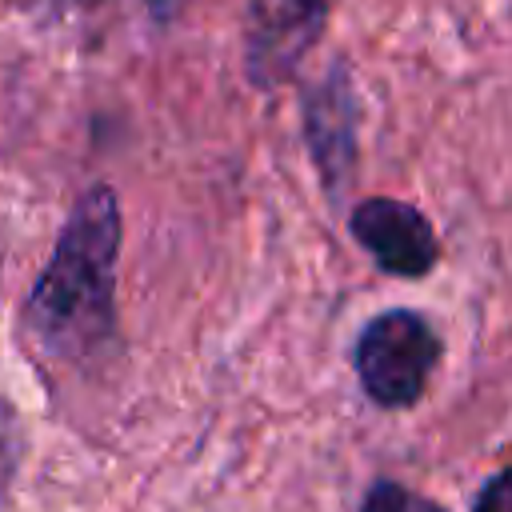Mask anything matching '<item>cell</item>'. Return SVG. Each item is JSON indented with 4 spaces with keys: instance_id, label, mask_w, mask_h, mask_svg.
Masks as SVG:
<instances>
[{
    "instance_id": "obj_2",
    "label": "cell",
    "mask_w": 512,
    "mask_h": 512,
    "mask_svg": "<svg viewBox=\"0 0 512 512\" xmlns=\"http://www.w3.org/2000/svg\"><path fill=\"white\" fill-rule=\"evenodd\" d=\"M440 360V336L412 308H388L356 340V376L380 408H412Z\"/></svg>"
},
{
    "instance_id": "obj_5",
    "label": "cell",
    "mask_w": 512,
    "mask_h": 512,
    "mask_svg": "<svg viewBox=\"0 0 512 512\" xmlns=\"http://www.w3.org/2000/svg\"><path fill=\"white\" fill-rule=\"evenodd\" d=\"M356 244L392 276H424L432 264H436V232L432 224L424 220V212H416L412 204L404 200H392V196H372V200H360L352 208V220H348Z\"/></svg>"
},
{
    "instance_id": "obj_1",
    "label": "cell",
    "mask_w": 512,
    "mask_h": 512,
    "mask_svg": "<svg viewBox=\"0 0 512 512\" xmlns=\"http://www.w3.org/2000/svg\"><path fill=\"white\" fill-rule=\"evenodd\" d=\"M120 204L92 184L68 212L56 248L24 300V328L52 356H88L116 328Z\"/></svg>"
},
{
    "instance_id": "obj_3",
    "label": "cell",
    "mask_w": 512,
    "mask_h": 512,
    "mask_svg": "<svg viewBox=\"0 0 512 512\" xmlns=\"http://www.w3.org/2000/svg\"><path fill=\"white\" fill-rule=\"evenodd\" d=\"M336 0H248L244 68L256 88H280L328 28Z\"/></svg>"
},
{
    "instance_id": "obj_8",
    "label": "cell",
    "mask_w": 512,
    "mask_h": 512,
    "mask_svg": "<svg viewBox=\"0 0 512 512\" xmlns=\"http://www.w3.org/2000/svg\"><path fill=\"white\" fill-rule=\"evenodd\" d=\"M148 4V16L156 20V24H168V20H176L192 0H144Z\"/></svg>"
},
{
    "instance_id": "obj_4",
    "label": "cell",
    "mask_w": 512,
    "mask_h": 512,
    "mask_svg": "<svg viewBox=\"0 0 512 512\" xmlns=\"http://www.w3.org/2000/svg\"><path fill=\"white\" fill-rule=\"evenodd\" d=\"M356 128H360V104H356L348 68L332 60L328 72L304 92V140L332 196H340L352 180Z\"/></svg>"
},
{
    "instance_id": "obj_7",
    "label": "cell",
    "mask_w": 512,
    "mask_h": 512,
    "mask_svg": "<svg viewBox=\"0 0 512 512\" xmlns=\"http://www.w3.org/2000/svg\"><path fill=\"white\" fill-rule=\"evenodd\" d=\"M472 512H512V468L496 472V476L476 492Z\"/></svg>"
},
{
    "instance_id": "obj_6",
    "label": "cell",
    "mask_w": 512,
    "mask_h": 512,
    "mask_svg": "<svg viewBox=\"0 0 512 512\" xmlns=\"http://www.w3.org/2000/svg\"><path fill=\"white\" fill-rule=\"evenodd\" d=\"M360 512H444V508H440L436 500H428V496H420V492L396 484V480H376V484L364 492Z\"/></svg>"
}]
</instances>
